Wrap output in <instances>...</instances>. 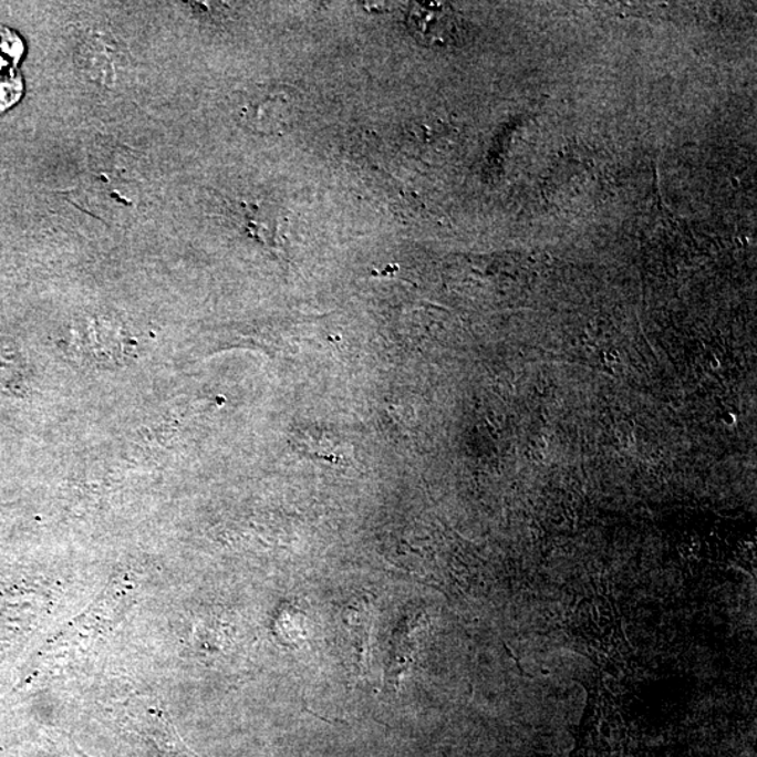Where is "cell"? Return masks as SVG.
<instances>
[{
  "mask_svg": "<svg viewBox=\"0 0 757 757\" xmlns=\"http://www.w3.org/2000/svg\"><path fill=\"white\" fill-rule=\"evenodd\" d=\"M448 9L438 3H414L409 8L408 28L414 35L425 42L444 39L445 24L448 23Z\"/></svg>",
  "mask_w": 757,
  "mask_h": 757,
  "instance_id": "cell-1",
  "label": "cell"
},
{
  "mask_svg": "<svg viewBox=\"0 0 757 757\" xmlns=\"http://www.w3.org/2000/svg\"><path fill=\"white\" fill-rule=\"evenodd\" d=\"M24 371L23 357L13 343H0V386L18 393L25 382Z\"/></svg>",
  "mask_w": 757,
  "mask_h": 757,
  "instance_id": "cell-2",
  "label": "cell"
},
{
  "mask_svg": "<svg viewBox=\"0 0 757 757\" xmlns=\"http://www.w3.org/2000/svg\"><path fill=\"white\" fill-rule=\"evenodd\" d=\"M23 52L24 45L20 37L12 30L0 28V71L18 65Z\"/></svg>",
  "mask_w": 757,
  "mask_h": 757,
  "instance_id": "cell-3",
  "label": "cell"
},
{
  "mask_svg": "<svg viewBox=\"0 0 757 757\" xmlns=\"http://www.w3.org/2000/svg\"><path fill=\"white\" fill-rule=\"evenodd\" d=\"M21 93H23V82L19 76L0 77V113L18 103Z\"/></svg>",
  "mask_w": 757,
  "mask_h": 757,
  "instance_id": "cell-4",
  "label": "cell"
}]
</instances>
